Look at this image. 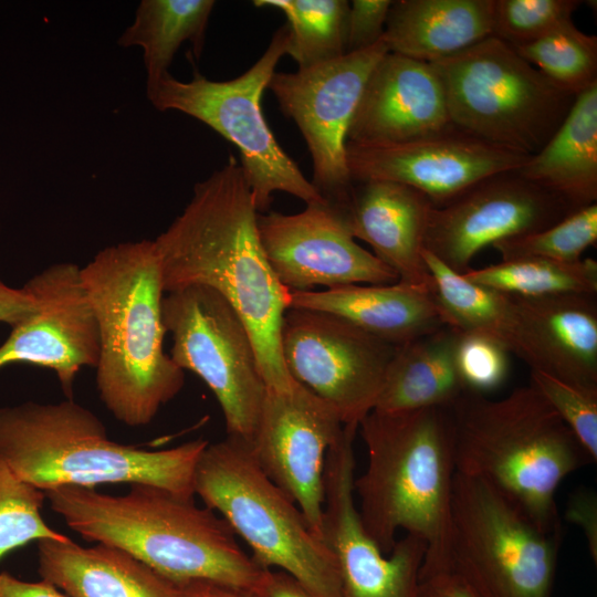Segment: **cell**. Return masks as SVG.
<instances>
[{
  "mask_svg": "<svg viewBox=\"0 0 597 597\" xmlns=\"http://www.w3.org/2000/svg\"><path fill=\"white\" fill-rule=\"evenodd\" d=\"M258 210L234 157L195 185L168 228L153 240L164 292L205 285L239 313L252 337L266 389L289 390L280 331L290 290L270 266L258 230Z\"/></svg>",
  "mask_w": 597,
  "mask_h": 597,
  "instance_id": "cell-1",
  "label": "cell"
},
{
  "mask_svg": "<svg viewBox=\"0 0 597 597\" xmlns=\"http://www.w3.org/2000/svg\"><path fill=\"white\" fill-rule=\"evenodd\" d=\"M44 493L86 541L118 547L177 584L202 580L254 594L266 572L228 523L193 498L149 484H130L123 495L84 486Z\"/></svg>",
  "mask_w": 597,
  "mask_h": 597,
  "instance_id": "cell-2",
  "label": "cell"
},
{
  "mask_svg": "<svg viewBox=\"0 0 597 597\" xmlns=\"http://www.w3.org/2000/svg\"><path fill=\"white\" fill-rule=\"evenodd\" d=\"M81 280L98 328L100 399L122 423L146 426L185 384L164 350L165 292L153 240L102 249L81 268Z\"/></svg>",
  "mask_w": 597,
  "mask_h": 597,
  "instance_id": "cell-3",
  "label": "cell"
},
{
  "mask_svg": "<svg viewBox=\"0 0 597 597\" xmlns=\"http://www.w3.org/2000/svg\"><path fill=\"white\" fill-rule=\"evenodd\" d=\"M367 465L354 493L367 534L388 554L399 530L420 538L426 561L449 559L455 458L450 409L371 410L358 425Z\"/></svg>",
  "mask_w": 597,
  "mask_h": 597,
  "instance_id": "cell-4",
  "label": "cell"
},
{
  "mask_svg": "<svg viewBox=\"0 0 597 597\" xmlns=\"http://www.w3.org/2000/svg\"><path fill=\"white\" fill-rule=\"evenodd\" d=\"M208 443L198 438L163 450L122 444L107 437L93 411L72 398L0 407V461L43 492L128 483L193 498L196 465Z\"/></svg>",
  "mask_w": 597,
  "mask_h": 597,
  "instance_id": "cell-5",
  "label": "cell"
},
{
  "mask_svg": "<svg viewBox=\"0 0 597 597\" xmlns=\"http://www.w3.org/2000/svg\"><path fill=\"white\" fill-rule=\"evenodd\" d=\"M457 472L486 482L542 530L562 533L556 490L591 461L531 383L501 399L463 392L450 407Z\"/></svg>",
  "mask_w": 597,
  "mask_h": 597,
  "instance_id": "cell-6",
  "label": "cell"
},
{
  "mask_svg": "<svg viewBox=\"0 0 597 597\" xmlns=\"http://www.w3.org/2000/svg\"><path fill=\"white\" fill-rule=\"evenodd\" d=\"M195 495L218 512L261 567H276L317 597H341L335 559L305 516L259 465L251 443H208L195 470Z\"/></svg>",
  "mask_w": 597,
  "mask_h": 597,
  "instance_id": "cell-7",
  "label": "cell"
},
{
  "mask_svg": "<svg viewBox=\"0 0 597 597\" xmlns=\"http://www.w3.org/2000/svg\"><path fill=\"white\" fill-rule=\"evenodd\" d=\"M429 64L455 128L526 156L542 149L576 100L495 36Z\"/></svg>",
  "mask_w": 597,
  "mask_h": 597,
  "instance_id": "cell-8",
  "label": "cell"
},
{
  "mask_svg": "<svg viewBox=\"0 0 597 597\" xmlns=\"http://www.w3.org/2000/svg\"><path fill=\"white\" fill-rule=\"evenodd\" d=\"M287 42L289 28L284 24L274 32L260 59L232 80L212 81L195 71L187 82L167 73L146 85V97L157 111L193 117L239 150L258 212L266 211L279 191L306 205L325 201L276 142L261 107L263 92L286 54Z\"/></svg>",
  "mask_w": 597,
  "mask_h": 597,
  "instance_id": "cell-9",
  "label": "cell"
},
{
  "mask_svg": "<svg viewBox=\"0 0 597 597\" xmlns=\"http://www.w3.org/2000/svg\"><path fill=\"white\" fill-rule=\"evenodd\" d=\"M561 538L486 482L455 472L449 561L478 597H551Z\"/></svg>",
  "mask_w": 597,
  "mask_h": 597,
  "instance_id": "cell-10",
  "label": "cell"
},
{
  "mask_svg": "<svg viewBox=\"0 0 597 597\" xmlns=\"http://www.w3.org/2000/svg\"><path fill=\"white\" fill-rule=\"evenodd\" d=\"M163 323L169 356L211 389L222 410L227 436L252 442L266 386L250 332L231 304L205 285L165 293Z\"/></svg>",
  "mask_w": 597,
  "mask_h": 597,
  "instance_id": "cell-11",
  "label": "cell"
},
{
  "mask_svg": "<svg viewBox=\"0 0 597 597\" xmlns=\"http://www.w3.org/2000/svg\"><path fill=\"white\" fill-rule=\"evenodd\" d=\"M280 345L290 376L335 409L343 425H359L374 409L399 346L337 315L290 307Z\"/></svg>",
  "mask_w": 597,
  "mask_h": 597,
  "instance_id": "cell-12",
  "label": "cell"
},
{
  "mask_svg": "<svg viewBox=\"0 0 597 597\" xmlns=\"http://www.w3.org/2000/svg\"><path fill=\"white\" fill-rule=\"evenodd\" d=\"M388 52L381 39L333 61L296 72H274L266 87L306 143L312 185L325 201L338 208L347 202L354 186L346 163L349 125L370 72Z\"/></svg>",
  "mask_w": 597,
  "mask_h": 597,
  "instance_id": "cell-13",
  "label": "cell"
},
{
  "mask_svg": "<svg viewBox=\"0 0 597 597\" xmlns=\"http://www.w3.org/2000/svg\"><path fill=\"white\" fill-rule=\"evenodd\" d=\"M357 425H344L324 470L322 540L339 576L341 597H415L427 547L406 534L386 555L365 531L354 493Z\"/></svg>",
  "mask_w": 597,
  "mask_h": 597,
  "instance_id": "cell-14",
  "label": "cell"
},
{
  "mask_svg": "<svg viewBox=\"0 0 597 597\" xmlns=\"http://www.w3.org/2000/svg\"><path fill=\"white\" fill-rule=\"evenodd\" d=\"M573 211L517 170L502 172L442 207H432L425 250L464 274L482 249L545 229Z\"/></svg>",
  "mask_w": 597,
  "mask_h": 597,
  "instance_id": "cell-15",
  "label": "cell"
},
{
  "mask_svg": "<svg viewBox=\"0 0 597 597\" xmlns=\"http://www.w3.org/2000/svg\"><path fill=\"white\" fill-rule=\"evenodd\" d=\"M343 423L333 407L294 380L266 389L251 447L268 478L287 494L322 540L324 470Z\"/></svg>",
  "mask_w": 597,
  "mask_h": 597,
  "instance_id": "cell-16",
  "label": "cell"
},
{
  "mask_svg": "<svg viewBox=\"0 0 597 597\" xmlns=\"http://www.w3.org/2000/svg\"><path fill=\"white\" fill-rule=\"evenodd\" d=\"M258 230L270 266L290 291L398 282L389 266L356 243L343 212L327 201L298 213H259Z\"/></svg>",
  "mask_w": 597,
  "mask_h": 597,
  "instance_id": "cell-17",
  "label": "cell"
},
{
  "mask_svg": "<svg viewBox=\"0 0 597 597\" xmlns=\"http://www.w3.org/2000/svg\"><path fill=\"white\" fill-rule=\"evenodd\" d=\"M528 157L454 126L405 143L346 144L353 184L368 180L402 184L425 195L433 207L451 202L486 178L520 169Z\"/></svg>",
  "mask_w": 597,
  "mask_h": 597,
  "instance_id": "cell-18",
  "label": "cell"
},
{
  "mask_svg": "<svg viewBox=\"0 0 597 597\" xmlns=\"http://www.w3.org/2000/svg\"><path fill=\"white\" fill-rule=\"evenodd\" d=\"M36 310L11 327L0 345V369L11 364H31L52 370L67 396L83 367H96L100 336L86 296L81 268L57 262L34 274L23 285Z\"/></svg>",
  "mask_w": 597,
  "mask_h": 597,
  "instance_id": "cell-19",
  "label": "cell"
},
{
  "mask_svg": "<svg viewBox=\"0 0 597 597\" xmlns=\"http://www.w3.org/2000/svg\"><path fill=\"white\" fill-rule=\"evenodd\" d=\"M452 126L441 83L431 65L388 52L365 83L347 142L405 143Z\"/></svg>",
  "mask_w": 597,
  "mask_h": 597,
  "instance_id": "cell-20",
  "label": "cell"
},
{
  "mask_svg": "<svg viewBox=\"0 0 597 597\" xmlns=\"http://www.w3.org/2000/svg\"><path fill=\"white\" fill-rule=\"evenodd\" d=\"M432 207L425 195L411 187L368 180L354 184L347 202L338 209L352 235L367 242L399 282L433 292L423 258Z\"/></svg>",
  "mask_w": 597,
  "mask_h": 597,
  "instance_id": "cell-21",
  "label": "cell"
},
{
  "mask_svg": "<svg viewBox=\"0 0 597 597\" xmlns=\"http://www.w3.org/2000/svg\"><path fill=\"white\" fill-rule=\"evenodd\" d=\"M512 297L532 349L531 370L597 389L596 294Z\"/></svg>",
  "mask_w": 597,
  "mask_h": 597,
  "instance_id": "cell-22",
  "label": "cell"
},
{
  "mask_svg": "<svg viewBox=\"0 0 597 597\" xmlns=\"http://www.w3.org/2000/svg\"><path fill=\"white\" fill-rule=\"evenodd\" d=\"M38 572L67 597H182L180 585L107 544L83 547L67 536L38 542Z\"/></svg>",
  "mask_w": 597,
  "mask_h": 597,
  "instance_id": "cell-23",
  "label": "cell"
},
{
  "mask_svg": "<svg viewBox=\"0 0 597 597\" xmlns=\"http://www.w3.org/2000/svg\"><path fill=\"white\" fill-rule=\"evenodd\" d=\"M290 307L337 315L396 346L444 326L432 292L402 282L290 291Z\"/></svg>",
  "mask_w": 597,
  "mask_h": 597,
  "instance_id": "cell-24",
  "label": "cell"
},
{
  "mask_svg": "<svg viewBox=\"0 0 597 597\" xmlns=\"http://www.w3.org/2000/svg\"><path fill=\"white\" fill-rule=\"evenodd\" d=\"M495 0L392 1L384 32L389 52L431 63L493 35Z\"/></svg>",
  "mask_w": 597,
  "mask_h": 597,
  "instance_id": "cell-25",
  "label": "cell"
},
{
  "mask_svg": "<svg viewBox=\"0 0 597 597\" xmlns=\"http://www.w3.org/2000/svg\"><path fill=\"white\" fill-rule=\"evenodd\" d=\"M517 172L572 210L597 201V83L576 96L566 117Z\"/></svg>",
  "mask_w": 597,
  "mask_h": 597,
  "instance_id": "cell-26",
  "label": "cell"
},
{
  "mask_svg": "<svg viewBox=\"0 0 597 597\" xmlns=\"http://www.w3.org/2000/svg\"><path fill=\"white\" fill-rule=\"evenodd\" d=\"M459 334L444 325L399 346L373 410L398 413L450 407L464 392L455 366Z\"/></svg>",
  "mask_w": 597,
  "mask_h": 597,
  "instance_id": "cell-27",
  "label": "cell"
},
{
  "mask_svg": "<svg viewBox=\"0 0 597 597\" xmlns=\"http://www.w3.org/2000/svg\"><path fill=\"white\" fill-rule=\"evenodd\" d=\"M423 258L444 324L498 341L532 368V349L512 295L468 280L426 250Z\"/></svg>",
  "mask_w": 597,
  "mask_h": 597,
  "instance_id": "cell-28",
  "label": "cell"
},
{
  "mask_svg": "<svg viewBox=\"0 0 597 597\" xmlns=\"http://www.w3.org/2000/svg\"><path fill=\"white\" fill-rule=\"evenodd\" d=\"M213 0H143L132 23L117 39L121 48H139L146 71V85L169 73L182 43L190 42L199 60Z\"/></svg>",
  "mask_w": 597,
  "mask_h": 597,
  "instance_id": "cell-29",
  "label": "cell"
},
{
  "mask_svg": "<svg viewBox=\"0 0 597 597\" xmlns=\"http://www.w3.org/2000/svg\"><path fill=\"white\" fill-rule=\"evenodd\" d=\"M463 275L478 284L517 296L597 293V262L590 258L573 263L522 258L470 269Z\"/></svg>",
  "mask_w": 597,
  "mask_h": 597,
  "instance_id": "cell-30",
  "label": "cell"
},
{
  "mask_svg": "<svg viewBox=\"0 0 597 597\" xmlns=\"http://www.w3.org/2000/svg\"><path fill=\"white\" fill-rule=\"evenodd\" d=\"M254 7L274 8L287 20L286 54L298 69L336 60L347 53L346 0H255Z\"/></svg>",
  "mask_w": 597,
  "mask_h": 597,
  "instance_id": "cell-31",
  "label": "cell"
},
{
  "mask_svg": "<svg viewBox=\"0 0 597 597\" xmlns=\"http://www.w3.org/2000/svg\"><path fill=\"white\" fill-rule=\"evenodd\" d=\"M559 88L578 95L597 83V38L572 22L514 48Z\"/></svg>",
  "mask_w": 597,
  "mask_h": 597,
  "instance_id": "cell-32",
  "label": "cell"
},
{
  "mask_svg": "<svg viewBox=\"0 0 597 597\" xmlns=\"http://www.w3.org/2000/svg\"><path fill=\"white\" fill-rule=\"evenodd\" d=\"M597 241V203L577 209L540 231L492 245L501 261L540 258L573 263Z\"/></svg>",
  "mask_w": 597,
  "mask_h": 597,
  "instance_id": "cell-33",
  "label": "cell"
},
{
  "mask_svg": "<svg viewBox=\"0 0 597 597\" xmlns=\"http://www.w3.org/2000/svg\"><path fill=\"white\" fill-rule=\"evenodd\" d=\"M45 499L43 491L19 479L0 461V561L30 542L66 537L43 519Z\"/></svg>",
  "mask_w": 597,
  "mask_h": 597,
  "instance_id": "cell-34",
  "label": "cell"
},
{
  "mask_svg": "<svg viewBox=\"0 0 597 597\" xmlns=\"http://www.w3.org/2000/svg\"><path fill=\"white\" fill-rule=\"evenodd\" d=\"M579 0H495L493 35L512 48L531 43L572 22Z\"/></svg>",
  "mask_w": 597,
  "mask_h": 597,
  "instance_id": "cell-35",
  "label": "cell"
},
{
  "mask_svg": "<svg viewBox=\"0 0 597 597\" xmlns=\"http://www.w3.org/2000/svg\"><path fill=\"white\" fill-rule=\"evenodd\" d=\"M531 383L595 462L597 460V389L575 387L540 370H531Z\"/></svg>",
  "mask_w": 597,
  "mask_h": 597,
  "instance_id": "cell-36",
  "label": "cell"
},
{
  "mask_svg": "<svg viewBox=\"0 0 597 597\" xmlns=\"http://www.w3.org/2000/svg\"><path fill=\"white\" fill-rule=\"evenodd\" d=\"M507 349L498 341L460 333L455 346V366L465 392L485 396L499 389L510 371Z\"/></svg>",
  "mask_w": 597,
  "mask_h": 597,
  "instance_id": "cell-37",
  "label": "cell"
},
{
  "mask_svg": "<svg viewBox=\"0 0 597 597\" xmlns=\"http://www.w3.org/2000/svg\"><path fill=\"white\" fill-rule=\"evenodd\" d=\"M391 0H353L347 18V53L373 46L385 32Z\"/></svg>",
  "mask_w": 597,
  "mask_h": 597,
  "instance_id": "cell-38",
  "label": "cell"
},
{
  "mask_svg": "<svg viewBox=\"0 0 597 597\" xmlns=\"http://www.w3.org/2000/svg\"><path fill=\"white\" fill-rule=\"evenodd\" d=\"M415 597H478L450 561H423Z\"/></svg>",
  "mask_w": 597,
  "mask_h": 597,
  "instance_id": "cell-39",
  "label": "cell"
},
{
  "mask_svg": "<svg viewBox=\"0 0 597 597\" xmlns=\"http://www.w3.org/2000/svg\"><path fill=\"white\" fill-rule=\"evenodd\" d=\"M566 516L585 532L589 552L595 563L597 559V501L591 491L582 489L568 500Z\"/></svg>",
  "mask_w": 597,
  "mask_h": 597,
  "instance_id": "cell-40",
  "label": "cell"
},
{
  "mask_svg": "<svg viewBox=\"0 0 597 597\" xmlns=\"http://www.w3.org/2000/svg\"><path fill=\"white\" fill-rule=\"evenodd\" d=\"M36 310L34 297L23 286L12 287L0 277V323L10 327L27 320Z\"/></svg>",
  "mask_w": 597,
  "mask_h": 597,
  "instance_id": "cell-41",
  "label": "cell"
},
{
  "mask_svg": "<svg viewBox=\"0 0 597 597\" xmlns=\"http://www.w3.org/2000/svg\"><path fill=\"white\" fill-rule=\"evenodd\" d=\"M255 597H317L291 575L266 569L253 594Z\"/></svg>",
  "mask_w": 597,
  "mask_h": 597,
  "instance_id": "cell-42",
  "label": "cell"
},
{
  "mask_svg": "<svg viewBox=\"0 0 597 597\" xmlns=\"http://www.w3.org/2000/svg\"><path fill=\"white\" fill-rule=\"evenodd\" d=\"M0 597H67L49 582H27L7 572L0 573Z\"/></svg>",
  "mask_w": 597,
  "mask_h": 597,
  "instance_id": "cell-43",
  "label": "cell"
},
{
  "mask_svg": "<svg viewBox=\"0 0 597 597\" xmlns=\"http://www.w3.org/2000/svg\"><path fill=\"white\" fill-rule=\"evenodd\" d=\"M179 585L182 597H255L244 590L202 580L187 582Z\"/></svg>",
  "mask_w": 597,
  "mask_h": 597,
  "instance_id": "cell-44",
  "label": "cell"
}]
</instances>
